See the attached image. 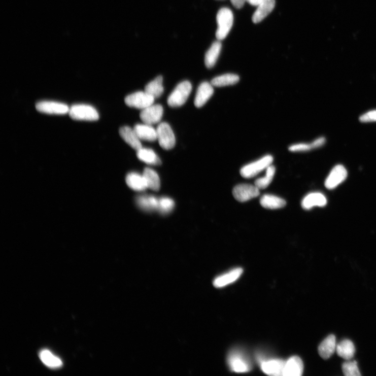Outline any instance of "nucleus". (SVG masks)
Instances as JSON below:
<instances>
[{
    "instance_id": "1",
    "label": "nucleus",
    "mask_w": 376,
    "mask_h": 376,
    "mask_svg": "<svg viewBox=\"0 0 376 376\" xmlns=\"http://www.w3.org/2000/svg\"><path fill=\"white\" fill-rule=\"evenodd\" d=\"M217 21L218 27L216 31V37L219 41H222L227 37L233 25V14L228 8H222L218 13Z\"/></svg>"
},
{
    "instance_id": "2",
    "label": "nucleus",
    "mask_w": 376,
    "mask_h": 376,
    "mask_svg": "<svg viewBox=\"0 0 376 376\" xmlns=\"http://www.w3.org/2000/svg\"><path fill=\"white\" fill-rule=\"evenodd\" d=\"M192 91V85L188 81L179 83L167 99L168 105L175 108L184 105L188 99Z\"/></svg>"
},
{
    "instance_id": "3",
    "label": "nucleus",
    "mask_w": 376,
    "mask_h": 376,
    "mask_svg": "<svg viewBox=\"0 0 376 376\" xmlns=\"http://www.w3.org/2000/svg\"><path fill=\"white\" fill-rule=\"evenodd\" d=\"M227 363L232 371L243 373L252 369V364L247 356L241 351H231L227 357Z\"/></svg>"
},
{
    "instance_id": "4",
    "label": "nucleus",
    "mask_w": 376,
    "mask_h": 376,
    "mask_svg": "<svg viewBox=\"0 0 376 376\" xmlns=\"http://www.w3.org/2000/svg\"><path fill=\"white\" fill-rule=\"evenodd\" d=\"M69 114L72 119L76 120L96 121L99 118L94 107L85 104L73 105L70 108Z\"/></svg>"
},
{
    "instance_id": "5",
    "label": "nucleus",
    "mask_w": 376,
    "mask_h": 376,
    "mask_svg": "<svg viewBox=\"0 0 376 376\" xmlns=\"http://www.w3.org/2000/svg\"><path fill=\"white\" fill-rule=\"evenodd\" d=\"M274 157L266 155L255 162L248 164L242 168L240 173L245 178H253L272 165Z\"/></svg>"
},
{
    "instance_id": "6",
    "label": "nucleus",
    "mask_w": 376,
    "mask_h": 376,
    "mask_svg": "<svg viewBox=\"0 0 376 376\" xmlns=\"http://www.w3.org/2000/svg\"><path fill=\"white\" fill-rule=\"evenodd\" d=\"M157 138L161 147L166 150L174 148L176 138L169 124L166 122L160 123L157 128Z\"/></svg>"
},
{
    "instance_id": "7",
    "label": "nucleus",
    "mask_w": 376,
    "mask_h": 376,
    "mask_svg": "<svg viewBox=\"0 0 376 376\" xmlns=\"http://www.w3.org/2000/svg\"><path fill=\"white\" fill-rule=\"evenodd\" d=\"M154 100L155 98L145 91L136 92L128 95L124 99L127 106L141 111L154 104Z\"/></svg>"
},
{
    "instance_id": "8",
    "label": "nucleus",
    "mask_w": 376,
    "mask_h": 376,
    "mask_svg": "<svg viewBox=\"0 0 376 376\" xmlns=\"http://www.w3.org/2000/svg\"><path fill=\"white\" fill-rule=\"evenodd\" d=\"M232 194L238 201L244 202L256 198L260 194V189L255 185L240 184L234 187Z\"/></svg>"
},
{
    "instance_id": "9",
    "label": "nucleus",
    "mask_w": 376,
    "mask_h": 376,
    "mask_svg": "<svg viewBox=\"0 0 376 376\" xmlns=\"http://www.w3.org/2000/svg\"><path fill=\"white\" fill-rule=\"evenodd\" d=\"M163 113L164 109L162 105L153 104L142 110L140 117L143 123L152 125L160 122Z\"/></svg>"
},
{
    "instance_id": "10",
    "label": "nucleus",
    "mask_w": 376,
    "mask_h": 376,
    "mask_svg": "<svg viewBox=\"0 0 376 376\" xmlns=\"http://www.w3.org/2000/svg\"><path fill=\"white\" fill-rule=\"evenodd\" d=\"M36 109L39 112L51 115H65L70 110L69 106L65 104L51 101L39 102L36 105Z\"/></svg>"
},
{
    "instance_id": "11",
    "label": "nucleus",
    "mask_w": 376,
    "mask_h": 376,
    "mask_svg": "<svg viewBox=\"0 0 376 376\" xmlns=\"http://www.w3.org/2000/svg\"><path fill=\"white\" fill-rule=\"evenodd\" d=\"M347 176V170L343 165L335 166L326 179L325 184L326 187L328 189L335 188L346 180Z\"/></svg>"
},
{
    "instance_id": "12",
    "label": "nucleus",
    "mask_w": 376,
    "mask_h": 376,
    "mask_svg": "<svg viewBox=\"0 0 376 376\" xmlns=\"http://www.w3.org/2000/svg\"><path fill=\"white\" fill-rule=\"evenodd\" d=\"M211 83L203 82L200 84L194 98V105L197 108H201L211 98L214 93V88Z\"/></svg>"
},
{
    "instance_id": "13",
    "label": "nucleus",
    "mask_w": 376,
    "mask_h": 376,
    "mask_svg": "<svg viewBox=\"0 0 376 376\" xmlns=\"http://www.w3.org/2000/svg\"><path fill=\"white\" fill-rule=\"evenodd\" d=\"M285 363V361L279 359L265 360L261 362V369L268 375H283Z\"/></svg>"
},
{
    "instance_id": "14",
    "label": "nucleus",
    "mask_w": 376,
    "mask_h": 376,
    "mask_svg": "<svg viewBox=\"0 0 376 376\" xmlns=\"http://www.w3.org/2000/svg\"><path fill=\"white\" fill-rule=\"evenodd\" d=\"M327 203L326 196L319 192L311 193L304 197L301 201V207L303 209L310 210L313 207H324Z\"/></svg>"
},
{
    "instance_id": "15",
    "label": "nucleus",
    "mask_w": 376,
    "mask_h": 376,
    "mask_svg": "<svg viewBox=\"0 0 376 376\" xmlns=\"http://www.w3.org/2000/svg\"><path fill=\"white\" fill-rule=\"evenodd\" d=\"M303 371V364L300 358L293 356L285 362L283 371L285 376H300Z\"/></svg>"
},
{
    "instance_id": "16",
    "label": "nucleus",
    "mask_w": 376,
    "mask_h": 376,
    "mask_svg": "<svg viewBox=\"0 0 376 376\" xmlns=\"http://www.w3.org/2000/svg\"><path fill=\"white\" fill-rule=\"evenodd\" d=\"M243 273V268L241 267L234 268V269L215 279L213 285L215 287L217 288L224 287V286L235 282L240 278Z\"/></svg>"
},
{
    "instance_id": "17",
    "label": "nucleus",
    "mask_w": 376,
    "mask_h": 376,
    "mask_svg": "<svg viewBox=\"0 0 376 376\" xmlns=\"http://www.w3.org/2000/svg\"><path fill=\"white\" fill-rule=\"evenodd\" d=\"M336 337L334 335H329L319 345L318 352L324 360H328L336 351Z\"/></svg>"
},
{
    "instance_id": "18",
    "label": "nucleus",
    "mask_w": 376,
    "mask_h": 376,
    "mask_svg": "<svg viewBox=\"0 0 376 376\" xmlns=\"http://www.w3.org/2000/svg\"><path fill=\"white\" fill-rule=\"evenodd\" d=\"M275 5V0H263L252 17L253 22L255 24L261 22L274 10Z\"/></svg>"
},
{
    "instance_id": "19",
    "label": "nucleus",
    "mask_w": 376,
    "mask_h": 376,
    "mask_svg": "<svg viewBox=\"0 0 376 376\" xmlns=\"http://www.w3.org/2000/svg\"><path fill=\"white\" fill-rule=\"evenodd\" d=\"M119 134L122 139L133 149L138 151L142 148L141 140L133 129L128 126L123 127L119 130Z\"/></svg>"
},
{
    "instance_id": "20",
    "label": "nucleus",
    "mask_w": 376,
    "mask_h": 376,
    "mask_svg": "<svg viewBox=\"0 0 376 376\" xmlns=\"http://www.w3.org/2000/svg\"><path fill=\"white\" fill-rule=\"evenodd\" d=\"M133 129L141 140L154 142L157 140L156 129L154 128L152 125L145 123L137 124Z\"/></svg>"
},
{
    "instance_id": "21",
    "label": "nucleus",
    "mask_w": 376,
    "mask_h": 376,
    "mask_svg": "<svg viewBox=\"0 0 376 376\" xmlns=\"http://www.w3.org/2000/svg\"><path fill=\"white\" fill-rule=\"evenodd\" d=\"M260 204L265 209L275 210L284 207L286 202L285 200L278 196L266 194L261 197Z\"/></svg>"
},
{
    "instance_id": "22",
    "label": "nucleus",
    "mask_w": 376,
    "mask_h": 376,
    "mask_svg": "<svg viewBox=\"0 0 376 376\" xmlns=\"http://www.w3.org/2000/svg\"><path fill=\"white\" fill-rule=\"evenodd\" d=\"M136 151L138 158L143 162L151 165H159L162 163L156 153L151 149L141 148Z\"/></svg>"
},
{
    "instance_id": "23",
    "label": "nucleus",
    "mask_w": 376,
    "mask_h": 376,
    "mask_svg": "<svg viewBox=\"0 0 376 376\" xmlns=\"http://www.w3.org/2000/svg\"><path fill=\"white\" fill-rule=\"evenodd\" d=\"M336 352L344 359L351 360L354 356L355 348L351 340L346 339L336 345Z\"/></svg>"
},
{
    "instance_id": "24",
    "label": "nucleus",
    "mask_w": 376,
    "mask_h": 376,
    "mask_svg": "<svg viewBox=\"0 0 376 376\" xmlns=\"http://www.w3.org/2000/svg\"><path fill=\"white\" fill-rule=\"evenodd\" d=\"M222 49L220 42H215L208 50L205 56V64L208 69L213 67L216 64Z\"/></svg>"
},
{
    "instance_id": "25",
    "label": "nucleus",
    "mask_w": 376,
    "mask_h": 376,
    "mask_svg": "<svg viewBox=\"0 0 376 376\" xmlns=\"http://www.w3.org/2000/svg\"><path fill=\"white\" fill-rule=\"evenodd\" d=\"M136 203L140 209L146 211L151 212L158 210V199L154 196L148 195L138 196L136 199Z\"/></svg>"
},
{
    "instance_id": "26",
    "label": "nucleus",
    "mask_w": 376,
    "mask_h": 376,
    "mask_svg": "<svg viewBox=\"0 0 376 376\" xmlns=\"http://www.w3.org/2000/svg\"><path fill=\"white\" fill-rule=\"evenodd\" d=\"M126 183L130 188L135 191H142L148 188L144 177L136 173H129L126 177Z\"/></svg>"
},
{
    "instance_id": "27",
    "label": "nucleus",
    "mask_w": 376,
    "mask_h": 376,
    "mask_svg": "<svg viewBox=\"0 0 376 376\" xmlns=\"http://www.w3.org/2000/svg\"><path fill=\"white\" fill-rule=\"evenodd\" d=\"M163 82V77L158 76L146 86L145 91L155 99L159 98L164 93Z\"/></svg>"
},
{
    "instance_id": "28",
    "label": "nucleus",
    "mask_w": 376,
    "mask_h": 376,
    "mask_svg": "<svg viewBox=\"0 0 376 376\" xmlns=\"http://www.w3.org/2000/svg\"><path fill=\"white\" fill-rule=\"evenodd\" d=\"M240 77L235 74H227L214 78L211 83L215 87L233 85L240 81Z\"/></svg>"
},
{
    "instance_id": "29",
    "label": "nucleus",
    "mask_w": 376,
    "mask_h": 376,
    "mask_svg": "<svg viewBox=\"0 0 376 376\" xmlns=\"http://www.w3.org/2000/svg\"><path fill=\"white\" fill-rule=\"evenodd\" d=\"M40 357L42 362L48 367L57 368L62 366L61 359L49 350H42L40 353Z\"/></svg>"
},
{
    "instance_id": "30",
    "label": "nucleus",
    "mask_w": 376,
    "mask_h": 376,
    "mask_svg": "<svg viewBox=\"0 0 376 376\" xmlns=\"http://www.w3.org/2000/svg\"><path fill=\"white\" fill-rule=\"evenodd\" d=\"M142 175L145 178L148 188L154 191H158L159 189L160 179L155 170L150 168H146Z\"/></svg>"
},
{
    "instance_id": "31",
    "label": "nucleus",
    "mask_w": 376,
    "mask_h": 376,
    "mask_svg": "<svg viewBox=\"0 0 376 376\" xmlns=\"http://www.w3.org/2000/svg\"><path fill=\"white\" fill-rule=\"evenodd\" d=\"M276 174V168L273 165L268 166L266 169L265 175L264 177L257 179L255 185L260 190L267 188L273 181Z\"/></svg>"
},
{
    "instance_id": "32",
    "label": "nucleus",
    "mask_w": 376,
    "mask_h": 376,
    "mask_svg": "<svg viewBox=\"0 0 376 376\" xmlns=\"http://www.w3.org/2000/svg\"><path fill=\"white\" fill-rule=\"evenodd\" d=\"M343 371L346 376H360L361 373L358 367L357 362L356 361H350L345 362L343 364Z\"/></svg>"
},
{
    "instance_id": "33",
    "label": "nucleus",
    "mask_w": 376,
    "mask_h": 376,
    "mask_svg": "<svg viewBox=\"0 0 376 376\" xmlns=\"http://www.w3.org/2000/svg\"><path fill=\"white\" fill-rule=\"evenodd\" d=\"M175 207L174 201L168 197H162L158 199V211L163 214L172 212Z\"/></svg>"
},
{
    "instance_id": "34",
    "label": "nucleus",
    "mask_w": 376,
    "mask_h": 376,
    "mask_svg": "<svg viewBox=\"0 0 376 376\" xmlns=\"http://www.w3.org/2000/svg\"><path fill=\"white\" fill-rule=\"evenodd\" d=\"M289 149L292 152H305L314 149V148L312 143H300L291 146Z\"/></svg>"
},
{
    "instance_id": "35",
    "label": "nucleus",
    "mask_w": 376,
    "mask_h": 376,
    "mask_svg": "<svg viewBox=\"0 0 376 376\" xmlns=\"http://www.w3.org/2000/svg\"><path fill=\"white\" fill-rule=\"evenodd\" d=\"M362 122H371L376 121V110L369 111L363 114L360 118Z\"/></svg>"
},
{
    "instance_id": "36",
    "label": "nucleus",
    "mask_w": 376,
    "mask_h": 376,
    "mask_svg": "<svg viewBox=\"0 0 376 376\" xmlns=\"http://www.w3.org/2000/svg\"><path fill=\"white\" fill-rule=\"evenodd\" d=\"M325 138L324 137H320L316 139L312 142V143L315 149L323 146L325 145Z\"/></svg>"
},
{
    "instance_id": "37",
    "label": "nucleus",
    "mask_w": 376,
    "mask_h": 376,
    "mask_svg": "<svg viewBox=\"0 0 376 376\" xmlns=\"http://www.w3.org/2000/svg\"><path fill=\"white\" fill-rule=\"evenodd\" d=\"M230 2L236 9H241L246 1V0H230Z\"/></svg>"
},
{
    "instance_id": "38",
    "label": "nucleus",
    "mask_w": 376,
    "mask_h": 376,
    "mask_svg": "<svg viewBox=\"0 0 376 376\" xmlns=\"http://www.w3.org/2000/svg\"><path fill=\"white\" fill-rule=\"evenodd\" d=\"M246 1L251 5L258 7L263 0H246Z\"/></svg>"
}]
</instances>
